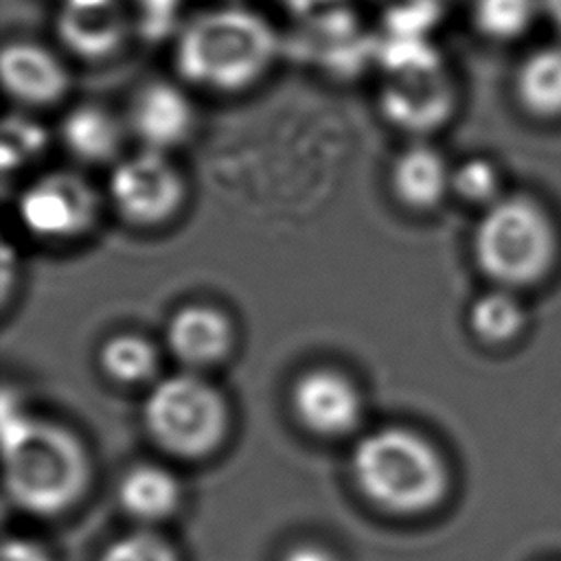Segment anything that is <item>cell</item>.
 Returning a JSON list of instances; mask_svg holds the SVG:
<instances>
[{"label": "cell", "instance_id": "obj_1", "mask_svg": "<svg viewBox=\"0 0 561 561\" xmlns=\"http://www.w3.org/2000/svg\"><path fill=\"white\" fill-rule=\"evenodd\" d=\"M280 55V37L267 18L243 7H215L193 15L173 42L182 81L237 94L256 85Z\"/></svg>", "mask_w": 561, "mask_h": 561}, {"label": "cell", "instance_id": "obj_2", "mask_svg": "<svg viewBox=\"0 0 561 561\" xmlns=\"http://www.w3.org/2000/svg\"><path fill=\"white\" fill-rule=\"evenodd\" d=\"M4 486L9 500L33 515H59L88 489L90 460L64 425L2 405Z\"/></svg>", "mask_w": 561, "mask_h": 561}, {"label": "cell", "instance_id": "obj_3", "mask_svg": "<svg viewBox=\"0 0 561 561\" xmlns=\"http://www.w3.org/2000/svg\"><path fill=\"white\" fill-rule=\"evenodd\" d=\"M351 473L370 504L397 515L434 508L449 484L445 460L436 447L401 425L366 434L353 449Z\"/></svg>", "mask_w": 561, "mask_h": 561}, {"label": "cell", "instance_id": "obj_4", "mask_svg": "<svg viewBox=\"0 0 561 561\" xmlns=\"http://www.w3.org/2000/svg\"><path fill=\"white\" fill-rule=\"evenodd\" d=\"M557 230L548 213L526 195L491 202L473 232L480 272L502 287L539 283L557 259Z\"/></svg>", "mask_w": 561, "mask_h": 561}, {"label": "cell", "instance_id": "obj_5", "mask_svg": "<svg viewBox=\"0 0 561 561\" xmlns=\"http://www.w3.org/2000/svg\"><path fill=\"white\" fill-rule=\"evenodd\" d=\"M149 436L169 454L202 458L226 436L228 405L221 392L193 373L160 379L142 403Z\"/></svg>", "mask_w": 561, "mask_h": 561}, {"label": "cell", "instance_id": "obj_6", "mask_svg": "<svg viewBox=\"0 0 561 561\" xmlns=\"http://www.w3.org/2000/svg\"><path fill=\"white\" fill-rule=\"evenodd\" d=\"M99 213L94 188L72 171H53L28 184L18 199L22 226L35 237L70 239L92 228Z\"/></svg>", "mask_w": 561, "mask_h": 561}, {"label": "cell", "instance_id": "obj_7", "mask_svg": "<svg viewBox=\"0 0 561 561\" xmlns=\"http://www.w3.org/2000/svg\"><path fill=\"white\" fill-rule=\"evenodd\" d=\"M184 195L182 178L160 151L142 149L112 169L110 197L131 224L153 226L169 219Z\"/></svg>", "mask_w": 561, "mask_h": 561}, {"label": "cell", "instance_id": "obj_8", "mask_svg": "<svg viewBox=\"0 0 561 561\" xmlns=\"http://www.w3.org/2000/svg\"><path fill=\"white\" fill-rule=\"evenodd\" d=\"M377 107L390 127L412 136H425L440 129L456 114L458 85L447 66L427 72L383 77Z\"/></svg>", "mask_w": 561, "mask_h": 561}, {"label": "cell", "instance_id": "obj_9", "mask_svg": "<svg viewBox=\"0 0 561 561\" xmlns=\"http://www.w3.org/2000/svg\"><path fill=\"white\" fill-rule=\"evenodd\" d=\"M131 24L121 0H61L55 15L59 44L81 61H107L127 44Z\"/></svg>", "mask_w": 561, "mask_h": 561}, {"label": "cell", "instance_id": "obj_10", "mask_svg": "<svg viewBox=\"0 0 561 561\" xmlns=\"http://www.w3.org/2000/svg\"><path fill=\"white\" fill-rule=\"evenodd\" d=\"M0 79L7 94L26 107L55 105L70 88V72L61 57L31 39H13L2 46Z\"/></svg>", "mask_w": 561, "mask_h": 561}, {"label": "cell", "instance_id": "obj_11", "mask_svg": "<svg viewBox=\"0 0 561 561\" xmlns=\"http://www.w3.org/2000/svg\"><path fill=\"white\" fill-rule=\"evenodd\" d=\"M291 408L300 425L318 436L348 434L362 416L359 390L331 368L305 373L294 383Z\"/></svg>", "mask_w": 561, "mask_h": 561}, {"label": "cell", "instance_id": "obj_12", "mask_svg": "<svg viewBox=\"0 0 561 561\" xmlns=\"http://www.w3.org/2000/svg\"><path fill=\"white\" fill-rule=\"evenodd\" d=\"M127 121L142 149L164 153L191 136L195 107L178 83L151 79L134 92Z\"/></svg>", "mask_w": 561, "mask_h": 561}, {"label": "cell", "instance_id": "obj_13", "mask_svg": "<svg viewBox=\"0 0 561 561\" xmlns=\"http://www.w3.org/2000/svg\"><path fill=\"white\" fill-rule=\"evenodd\" d=\"M232 344L230 320L215 307L186 305L167 324V346L186 366L202 368L219 362Z\"/></svg>", "mask_w": 561, "mask_h": 561}, {"label": "cell", "instance_id": "obj_14", "mask_svg": "<svg viewBox=\"0 0 561 561\" xmlns=\"http://www.w3.org/2000/svg\"><path fill=\"white\" fill-rule=\"evenodd\" d=\"M390 178L397 197L419 210L438 204L447 186H451L445 158L425 142H414L401 151L392 164Z\"/></svg>", "mask_w": 561, "mask_h": 561}, {"label": "cell", "instance_id": "obj_15", "mask_svg": "<svg viewBox=\"0 0 561 561\" xmlns=\"http://www.w3.org/2000/svg\"><path fill=\"white\" fill-rule=\"evenodd\" d=\"M64 147L81 162L99 164L110 162L123 140V127L118 118L96 103L75 105L59 125Z\"/></svg>", "mask_w": 561, "mask_h": 561}, {"label": "cell", "instance_id": "obj_16", "mask_svg": "<svg viewBox=\"0 0 561 561\" xmlns=\"http://www.w3.org/2000/svg\"><path fill=\"white\" fill-rule=\"evenodd\" d=\"M515 99L535 118H561V44L528 53L515 72Z\"/></svg>", "mask_w": 561, "mask_h": 561}, {"label": "cell", "instance_id": "obj_17", "mask_svg": "<svg viewBox=\"0 0 561 561\" xmlns=\"http://www.w3.org/2000/svg\"><path fill=\"white\" fill-rule=\"evenodd\" d=\"M118 502L140 522H160L180 504V482L164 467L136 465L118 482Z\"/></svg>", "mask_w": 561, "mask_h": 561}, {"label": "cell", "instance_id": "obj_18", "mask_svg": "<svg viewBox=\"0 0 561 561\" xmlns=\"http://www.w3.org/2000/svg\"><path fill=\"white\" fill-rule=\"evenodd\" d=\"M539 13H543L541 0H473L471 4V22L489 42L519 39Z\"/></svg>", "mask_w": 561, "mask_h": 561}, {"label": "cell", "instance_id": "obj_19", "mask_svg": "<svg viewBox=\"0 0 561 561\" xmlns=\"http://www.w3.org/2000/svg\"><path fill=\"white\" fill-rule=\"evenodd\" d=\"M524 327V311L519 302L504 289L486 291L469 309L471 333L486 344H506Z\"/></svg>", "mask_w": 561, "mask_h": 561}, {"label": "cell", "instance_id": "obj_20", "mask_svg": "<svg viewBox=\"0 0 561 561\" xmlns=\"http://www.w3.org/2000/svg\"><path fill=\"white\" fill-rule=\"evenodd\" d=\"M101 368L107 377L121 383H138L153 375L158 355L153 344L136 333L112 335L99 351Z\"/></svg>", "mask_w": 561, "mask_h": 561}, {"label": "cell", "instance_id": "obj_21", "mask_svg": "<svg viewBox=\"0 0 561 561\" xmlns=\"http://www.w3.org/2000/svg\"><path fill=\"white\" fill-rule=\"evenodd\" d=\"M375 64L383 77H399L443 68L445 59L432 37L381 35L375 46Z\"/></svg>", "mask_w": 561, "mask_h": 561}, {"label": "cell", "instance_id": "obj_22", "mask_svg": "<svg viewBox=\"0 0 561 561\" xmlns=\"http://www.w3.org/2000/svg\"><path fill=\"white\" fill-rule=\"evenodd\" d=\"M447 4L438 0H394L381 11L383 35L392 37H430L443 22Z\"/></svg>", "mask_w": 561, "mask_h": 561}, {"label": "cell", "instance_id": "obj_23", "mask_svg": "<svg viewBox=\"0 0 561 561\" xmlns=\"http://www.w3.org/2000/svg\"><path fill=\"white\" fill-rule=\"evenodd\" d=\"M46 145L48 134L35 118L26 114H11L4 118L0 160L7 171L22 167L31 158H37Z\"/></svg>", "mask_w": 561, "mask_h": 561}, {"label": "cell", "instance_id": "obj_24", "mask_svg": "<svg viewBox=\"0 0 561 561\" xmlns=\"http://www.w3.org/2000/svg\"><path fill=\"white\" fill-rule=\"evenodd\" d=\"M451 188L465 202H495L500 191V175L489 160L471 158L451 173Z\"/></svg>", "mask_w": 561, "mask_h": 561}, {"label": "cell", "instance_id": "obj_25", "mask_svg": "<svg viewBox=\"0 0 561 561\" xmlns=\"http://www.w3.org/2000/svg\"><path fill=\"white\" fill-rule=\"evenodd\" d=\"M99 561H178V557L162 537L136 530L110 543Z\"/></svg>", "mask_w": 561, "mask_h": 561}, {"label": "cell", "instance_id": "obj_26", "mask_svg": "<svg viewBox=\"0 0 561 561\" xmlns=\"http://www.w3.org/2000/svg\"><path fill=\"white\" fill-rule=\"evenodd\" d=\"M138 9V31L147 39H160L175 28L182 0H134Z\"/></svg>", "mask_w": 561, "mask_h": 561}, {"label": "cell", "instance_id": "obj_27", "mask_svg": "<svg viewBox=\"0 0 561 561\" xmlns=\"http://www.w3.org/2000/svg\"><path fill=\"white\" fill-rule=\"evenodd\" d=\"M298 24H309L348 7V0H280Z\"/></svg>", "mask_w": 561, "mask_h": 561}, {"label": "cell", "instance_id": "obj_28", "mask_svg": "<svg viewBox=\"0 0 561 561\" xmlns=\"http://www.w3.org/2000/svg\"><path fill=\"white\" fill-rule=\"evenodd\" d=\"M2 561H50L46 550L28 539H7L2 546Z\"/></svg>", "mask_w": 561, "mask_h": 561}, {"label": "cell", "instance_id": "obj_29", "mask_svg": "<svg viewBox=\"0 0 561 561\" xmlns=\"http://www.w3.org/2000/svg\"><path fill=\"white\" fill-rule=\"evenodd\" d=\"M280 561H335V557L316 543H300L294 546Z\"/></svg>", "mask_w": 561, "mask_h": 561}, {"label": "cell", "instance_id": "obj_30", "mask_svg": "<svg viewBox=\"0 0 561 561\" xmlns=\"http://www.w3.org/2000/svg\"><path fill=\"white\" fill-rule=\"evenodd\" d=\"M541 4H543L546 18L554 26V31L561 35V0H541Z\"/></svg>", "mask_w": 561, "mask_h": 561}, {"label": "cell", "instance_id": "obj_31", "mask_svg": "<svg viewBox=\"0 0 561 561\" xmlns=\"http://www.w3.org/2000/svg\"><path fill=\"white\" fill-rule=\"evenodd\" d=\"M386 2H394V0H381V4H386ZM438 2H443V4H447L449 0H438Z\"/></svg>", "mask_w": 561, "mask_h": 561}]
</instances>
